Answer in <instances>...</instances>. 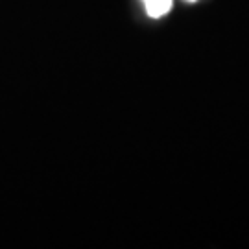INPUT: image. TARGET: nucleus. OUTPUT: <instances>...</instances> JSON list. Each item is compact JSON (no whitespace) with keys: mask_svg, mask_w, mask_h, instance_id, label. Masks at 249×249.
I'll use <instances>...</instances> for the list:
<instances>
[{"mask_svg":"<svg viewBox=\"0 0 249 249\" xmlns=\"http://www.w3.org/2000/svg\"><path fill=\"white\" fill-rule=\"evenodd\" d=\"M187 2H196V0H187Z\"/></svg>","mask_w":249,"mask_h":249,"instance_id":"nucleus-2","label":"nucleus"},{"mask_svg":"<svg viewBox=\"0 0 249 249\" xmlns=\"http://www.w3.org/2000/svg\"><path fill=\"white\" fill-rule=\"evenodd\" d=\"M144 8L151 18H159L172 9V0H144Z\"/></svg>","mask_w":249,"mask_h":249,"instance_id":"nucleus-1","label":"nucleus"}]
</instances>
